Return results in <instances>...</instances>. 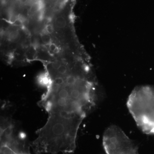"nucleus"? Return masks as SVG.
I'll list each match as a JSON object with an SVG mask.
<instances>
[{"instance_id":"1","label":"nucleus","mask_w":154,"mask_h":154,"mask_svg":"<svg viewBox=\"0 0 154 154\" xmlns=\"http://www.w3.org/2000/svg\"><path fill=\"white\" fill-rule=\"evenodd\" d=\"M127 106L138 127L146 134H154V87L135 88L128 97Z\"/></svg>"},{"instance_id":"2","label":"nucleus","mask_w":154,"mask_h":154,"mask_svg":"<svg viewBox=\"0 0 154 154\" xmlns=\"http://www.w3.org/2000/svg\"><path fill=\"white\" fill-rule=\"evenodd\" d=\"M1 154H30L24 134L19 132L12 117H1Z\"/></svg>"},{"instance_id":"3","label":"nucleus","mask_w":154,"mask_h":154,"mask_svg":"<svg viewBox=\"0 0 154 154\" xmlns=\"http://www.w3.org/2000/svg\"><path fill=\"white\" fill-rule=\"evenodd\" d=\"M103 145L106 154H138L134 143L116 125H111L105 130Z\"/></svg>"},{"instance_id":"4","label":"nucleus","mask_w":154,"mask_h":154,"mask_svg":"<svg viewBox=\"0 0 154 154\" xmlns=\"http://www.w3.org/2000/svg\"><path fill=\"white\" fill-rule=\"evenodd\" d=\"M21 36L17 30L11 32L9 35V39L10 41L13 42H17L20 41Z\"/></svg>"},{"instance_id":"5","label":"nucleus","mask_w":154,"mask_h":154,"mask_svg":"<svg viewBox=\"0 0 154 154\" xmlns=\"http://www.w3.org/2000/svg\"><path fill=\"white\" fill-rule=\"evenodd\" d=\"M55 24L57 28L62 29L66 26V21L63 17L60 16V17H58L56 19Z\"/></svg>"},{"instance_id":"6","label":"nucleus","mask_w":154,"mask_h":154,"mask_svg":"<svg viewBox=\"0 0 154 154\" xmlns=\"http://www.w3.org/2000/svg\"><path fill=\"white\" fill-rule=\"evenodd\" d=\"M41 39L43 43L45 44H49L51 42V38L49 34L44 33L41 36Z\"/></svg>"},{"instance_id":"7","label":"nucleus","mask_w":154,"mask_h":154,"mask_svg":"<svg viewBox=\"0 0 154 154\" xmlns=\"http://www.w3.org/2000/svg\"><path fill=\"white\" fill-rule=\"evenodd\" d=\"M46 31L48 34H51L54 32V28L52 25L50 24H48L45 27Z\"/></svg>"},{"instance_id":"8","label":"nucleus","mask_w":154,"mask_h":154,"mask_svg":"<svg viewBox=\"0 0 154 154\" xmlns=\"http://www.w3.org/2000/svg\"><path fill=\"white\" fill-rule=\"evenodd\" d=\"M13 23H14V25H16V26H21L23 24V20L20 18H18V19H16Z\"/></svg>"},{"instance_id":"9","label":"nucleus","mask_w":154,"mask_h":154,"mask_svg":"<svg viewBox=\"0 0 154 154\" xmlns=\"http://www.w3.org/2000/svg\"><path fill=\"white\" fill-rule=\"evenodd\" d=\"M56 45L54 43H51L49 45V48L51 51L54 52V51L57 48Z\"/></svg>"},{"instance_id":"10","label":"nucleus","mask_w":154,"mask_h":154,"mask_svg":"<svg viewBox=\"0 0 154 154\" xmlns=\"http://www.w3.org/2000/svg\"><path fill=\"white\" fill-rule=\"evenodd\" d=\"M20 2H21L25 3V2H26V1H27V0H20Z\"/></svg>"}]
</instances>
